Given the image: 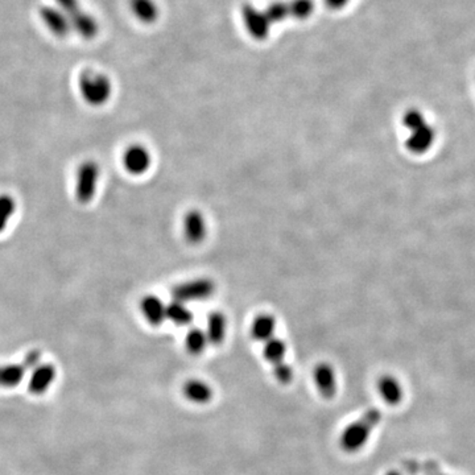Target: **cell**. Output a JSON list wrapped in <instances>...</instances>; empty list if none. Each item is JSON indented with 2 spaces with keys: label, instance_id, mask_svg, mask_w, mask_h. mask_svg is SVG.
Returning a JSON list of instances; mask_svg holds the SVG:
<instances>
[{
  "label": "cell",
  "instance_id": "24",
  "mask_svg": "<svg viewBox=\"0 0 475 475\" xmlns=\"http://www.w3.org/2000/svg\"><path fill=\"white\" fill-rule=\"evenodd\" d=\"M288 6L290 16L299 20L308 19L314 11L313 0H292L288 3Z\"/></svg>",
  "mask_w": 475,
  "mask_h": 475
},
{
  "label": "cell",
  "instance_id": "12",
  "mask_svg": "<svg viewBox=\"0 0 475 475\" xmlns=\"http://www.w3.org/2000/svg\"><path fill=\"white\" fill-rule=\"evenodd\" d=\"M56 376V369L51 364H42L32 374L28 390L33 395H42L48 390Z\"/></svg>",
  "mask_w": 475,
  "mask_h": 475
},
{
  "label": "cell",
  "instance_id": "19",
  "mask_svg": "<svg viewBox=\"0 0 475 475\" xmlns=\"http://www.w3.org/2000/svg\"><path fill=\"white\" fill-rule=\"evenodd\" d=\"M285 354H287V345L279 338L273 337L269 341L264 342L263 355L272 366L278 364L280 362H284Z\"/></svg>",
  "mask_w": 475,
  "mask_h": 475
},
{
  "label": "cell",
  "instance_id": "26",
  "mask_svg": "<svg viewBox=\"0 0 475 475\" xmlns=\"http://www.w3.org/2000/svg\"><path fill=\"white\" fill-rule=\"evenodd\" d=\"M403 122L407 125V128L414 131V130L423 127L424 124H425V119H424V115L420 111L409 110V111H407L405 115H404Z\"/></svg>",
  "mask_w": 475,
  "mask_h": 475
},
{
  "label": "cell",
  "instance_id": "22",
  "mask_svg": "<svg viewBox=\"0 0 475 475\" xmlns=\"http://www.w3.org/2000/svg\"><path fill=\"white\" fill-rule=\"evenodd\" d=\"M16 210V202L8 195L0 196V233H3L10 223L11 218L13 217Z\"/></svg>",
  "mask_w": 475,
  "mask_h": 475
},
{
  "label": "cell",
  "instance_id": "8",
  "mask_svg": "<svg viewBox=\"0 0 475 475\" xmlns=\"http://www.w3.org/2000/svg\"><path fill=\"white\" fill-rule=\"evenodd\" d=\"M314 383L325 399H331L337 393L335 372L329 363H320L313 372Z\"/></svg>",
  "mask_w": 475,
  "mask_h": 475
},
{
  "label": "cell",
  "instance_id": "9",
  "mask_svg": "<svg viewBox=\"0 0 475 475\" xmlns=\"http://www.w3.org/2000/svg\"><path fill=\"white\" fill-rule=\"evenodd\" d=\"M376 388L387 405L395 407L402 403L404 397L403 387L396 378L391 375H383L378 381Z\"/></svg>",
  "mask_w": 475,
  "mask_h": 475
},
{
  "label": "cell",
  "instance_id": "23",
  "mask_svg": "<svg viewBox=\"0 0 475 475\" xmlns=\"http://www.w3.org/2000/svg\"><path fill=\"white\" fill-rule=\"evenodd\" d=\"M271 24H276L290 18V6L285 1H273L264 10Z\"/></svg>",
  "mask_w": 475,
  "mask_h": 475
},
{
  "label": "cell",
  "instance_id": "27",
  "mask_svg": "<svg viewBox=\"0 0 475 475\" xmlns=\"http://www.w3.org/2000/svg\"><path fill=\"white\" fill-rule=\"evenodd\" d=\"M424 475H448L440 470V467L434 462H426L424 465Z\"/></svg>",
  "mask_w": 475,
  "mask_h": 475
},
{
  "label": "cell",
  "instance_id": "17",
  "mask_svg": "<svg viewBox=\"0 0 475 475\" xmlns=\"http://www.w3.org/2000/svg\"><path fill=\"white\" fill-rule=\"evenodd\" d=\"M27 367L24 364L0 366V387H16L23 381Z\"/></svg>",
  "mask_w": 475,
  "mask_h": 475
},
{
  "label": "cell",
  "instance_id": "21",
  "mask_svg": "<svg viewBox=\"0 0 475 475\" xmlns=\"http://www.w3.org/2000/svg\"><path fill=\"white\" fill-rule=\"evenodd\" d=\"M42 18L47 23V25L52 30L54 33L65 36L68 31H69V24L68 21L62 18L61 15H58L54 10H48L45 8L44 12H42Z\"/></svg>",
  "mask_w": 475,
  "mask_h": 475
},
{
  "label": "cell",
  "instance_id": "28",
  "mask_svg": "<svg viewBox=\"0 0 475 475\" xmlns=\"http://www.w3.org/2000/svg\"><path fill=\"white\" fill-rule=\"evenodd\" d=\"M39 358H40L39 352H31L30 354H28V355H27V358L24 359V363H23V364H24L27 369H32V367H35V366L37 364Z\"/></svg>",
  "mask_w": 475,
  "mask_h": 475
},
{
  "label": "cell",
  "instance_id": "29",
  "mask_svg": "<svg viewBox=\"0 0 475 475\" xmlns=\"http://www.w3.org/2000/svg\"><path fill=\"white\" fill-rule=\"evenodd\" d=\"M326 7L331 10H341L350 0H323Z\"/></svg>",
  "mask_w": 475,
  "mask_h": 475
},
{
  "label": "cell",
  "instance_id": "30",
  "mask_svg": "<svg viewBox=\"0 0 475 475\" xmlns=\"http://www.w3.org/2000/svg\"><path fill=\"white\" fill-rule=\"evenodd\" d=\"M385 475H402L399 471H396V470H391V471H388L387 474Z\"/></svg>",
  "mask_w": 475,
  "mask_h": 475
},
{
  "label": "cell",
  "instance_id": "6",
  "mask_svg": "<svg viewBox=\"0 0 475 475\" xmlns=\"http://www.w3.org/2000/svg\"><path fill=\"white\" fill-rule=\"evenodd\" d=\"M152 163V157L143 145H131L125 149L123 166L125 171L134 176L144 175Z\"/></svg>",
  "mask_w": 475,
  "mask_h": 475
},
{
  "label": "cell",
  "instance_id": "20",
  "mask_svg": "<svg viewBox=\"0 0 475 475\" xmlns=\"http://www.w3.org/2000/svg\"><path fill=\"white\" fill-rule=\"evenodd\" d=\"M207 341L206 333L201 329H192L187 331L185 338V346L187 352L192 355H199L205 352Z\"/></svg>",
  "mask_w": 475,
  "mask_h": 475
},
{
  "label": "cell",
  "instance_id": "5",
  "mask_svg": "<svg viewBox=\"0 0 475 475\" xmlns=\"http://www.w3.org/2000/svg\"><path fill=\"white\" fill-rule=\"evenodd\" d=\"M242 18L248 33L254 39L264 40L269 37L271 23L264 11L259 10L252 4H245L242 7Z\"/></svg>",
  "mask_w": 475,
  "mask_h": 475
},
{
  "label": "cell",
  "instance_id": "1",
  "mask_svg": "<svg viewBox=\"0 0 475 475\" xmlns=\"http://www.w3.org/2000/svg\"><path fill=\"white\" fill-rule=\"evenodd\" d=\"M382 421V414L379 409L371 408L362 414L361 419L350 424L342 432L341 446L347 453H354L361 450L369 441L372 431Z\"/></svg>",
  "mask_w": 475,
  "mask_h": 475
},
{
  "label": "cell",
  "instance_id": "16",
  "mask_svg": "<svg viewBox=\"0 0 475 475\" xmlns=\"http://www.w3.org/2000/svg\"><path fill=\"white\" fill-rule=\"evenodd\" d=\"M166 320L172 321L178 326H186L193 321V313L186 304L173 300L166 305Z\"/></svg>",
  "mask_w": 475,
  "mask_h": 475
},
{
  "label": "cell",
  "instance_id": "11",
  "mask_svg": "<svg viewBox=\"0 0 475 475\" xmlns=\"http://www.w3.org/2000/svg\"><path fill=\"white\" fill-rule=\"evenodd\" d=\"M226 331H228V321H226L225 314H222L219 311H214V313L209 314L206 331H205L209 343H211L214 346L221 345L222 342L225 341Z\"/></svg>",
  "mask_w": 475,
  "mask_h": 475
},
{
  "label": "cell",
  "instance_id": "25",
  "mask_svg": "<svg viewBox=\"0 0 475 475\" xmlns=\"http://www.w3.org/2000/svg\"><path fill=\"white\" fill-rule=\"evenodd\" d=\"M273 374L281 384H290L293 379V371L287 362H280L273 366Z\"/></svg>",
  "mask_w": 475,
  "mask_h": 475
},
{
  "label": "cell",
  "instance_id": "3",
  "mask_svg": "<svg viewBox=\"0 0 475 475\" xmlns=\"http://www.w3.org/2000/svg\"><path fill=\"white\" fill-rule=\"evenodd\" d=\"M80 89L85 101L93 106L106 104L111 95V82L101 74L85 73L80 81Z\"/></svg>",
  "mask_w": 475,
  "mask_h": 475
},
{
  "label": "cell",
  "instance_id": "2",
  "mask_svg": "<svg viewBox=\"0 0 475 475\" xmlns=\"http://www.w3.org/2000/svg\"><path fill=\"white\" fill-rule=\"evenodd\" d=\"M216 292V284L210 279L201 278V279L187 280L181 284H177L172 290L173 300L180 302H197V301H205L210 299Z\"/></svg>",
  "mask_w": 475,
  "mask_h": 475
},
{
  "label": "cell",
  "instance_id": "14",
  "mask_svg": "<svg viewBox=\"0 0 475 475\" xmlns=\"http://www.w3.org/2000/svg\"><path fill=\"white\" fill-rule=\"evenodd\" d=\"M276 320L269 314H260L251 325V335L259 342H267L275 337Z\"/></svg>",
  "mask_w": 475,
  "mask_h": 475
},
{
  "label": "cell",
  "instance_id": "10",
  "mask_svg": "<svg viewBox=\"0 0 475 475\" xmlns=\"http://www.w3.org/2000/svg\"><path fill=\"white\" fill-rule=\"evenodd\" d=\"M140 310L152 326L161 325L166 320V305L163 300L156 297L154 295H148L140 302Z\"/></svg>",
  "mask_w": 475,
  "mask_h": 475
},
{
  "label": "cell",
  "instance_id": "13",
  "mask_svg": "<svg viewBox=\"0 0 475 475\" xmlns=\"http://www.w3.org/2000/svg\"><path fill=\"white\" fill-rule=\"evenodd\" d=\"M184 395L187 400L196 404H207L213 399V390L207 383L192 379L184 384Z\"/></svg>",
  "mask_w": 475,
  "mask_h": 475
},
{
  "label": "cell",
  "instance_id": "18",
  "mask_svg": "<svg viewBox=\"0 0 475 475\" xmlns=\"http://www.w3.org/2000/svg\"><path fill=\"white\" fill-rule=\"evenodd\" d=\"M131 10L135 16L143 23H154L159 15L154 0H131Z\"/></svg>",
  "mask_w": 475,
  "mask_h": 475
},
{
  "label": "cell",
  "instance_id": "7",
  "mask_svg": "<svg viewBox=\"0 0 475 475\" xmlns=\"http://www.w3.org/2000/svg\"><path fill=\"white\" fill-rule=\"evenodd\" d=\"M207 225L204 214L190 210L184 218V235L190 245H199L206 238Z\"/></svg>",
  "mask_w": 475,
  "mask_h": 475
},
{
  "label": "cell",
  "instance_id": "4",
  "mask_svg": "<svg viewBox=\"0 0 475 475\" xmlns=\"http://www.w3.org/2000/svg\"><path fill=\"white\" fill-rule=\"evenodd\" d=\"M99 176H101V171L97 163L86 161L80 166L78 173H77L75 196L81 204H89L97 195Z\"/></svg>",
  "mask_w": 475,
  "mask_h": 475
},
{
  "label": "cell",
  "instance_id": "15",
  "mask_svg": "<svg viewBox=\"0 0 475 475\" xmlns=\"http://www.w3.org/2000/svg\"><path fill=\"white\" fill-rule=\"evenodd\" d=\"M434 140V131L432 127L424 124L423 127L414 130V134L407 142V147L414 154H423L432 145Z\"/></svg>",
  "mask_w": 475,
  "mask_h": 475
}]
</instances>
